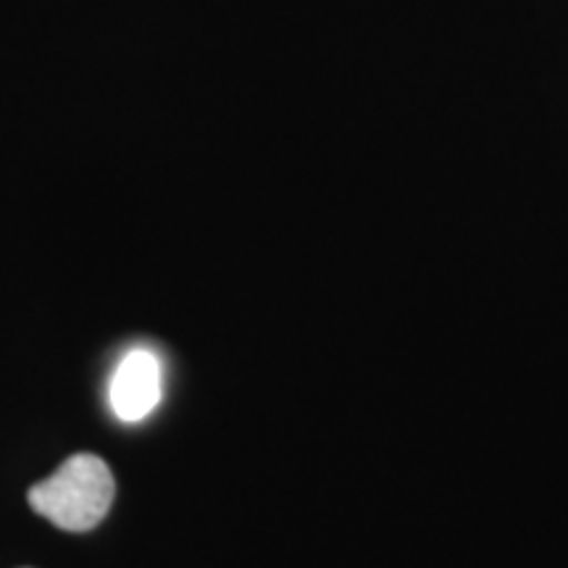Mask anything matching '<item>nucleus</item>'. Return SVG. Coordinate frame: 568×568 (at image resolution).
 <instances>
[{
	"mask_svg": "<svg viewBox=\"0 0 568 568\" xmlns=\"http://www.w3.org/2000/svg\"><path fill=\"white\" fill-rule=\"evenodd\" d=\"M116 481L109 464L92 453L71 456L51 479L30 489V506L63 531H90L109 514Z\"/></svg>",
	"mask_w": 568,
	"mask_h": 568,
	"instance_id": "1",
	"label": "nucleus"
},
{
	"mask_svg": "<svg viewBox=\"0 0 568 568\" xmlns=\"http://www.w3.org/2000/svg\"><path fill=\"white\" fill-rule=\"evenodd\" d=\"M163 397V372L159 355L148 347H132L119 361L109 385V403L116 418L138 424L159 408Z\"/></svg>",
	"mask_w": 568,
	"mask_h": 568,
	"instance_id": "2",
	"label": "nucleus"
}]
</instances>
